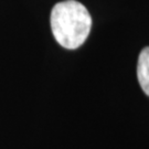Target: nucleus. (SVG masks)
<instances>
[{
    "mask_svg": "<svg viewBox=\"0 0 149 149\" xmlns=\"http://www.w3.org/2000/svg\"><path fill=\"white\" fill-rule=\"evenodd\" d=\"M137 77L141 90L149 96V47L141 50L137 62Z\"/></svg>",
    "mask_w": 149,
    "mask_h": 149,
    "instance_id": "2",
    "label": "nucleus"
},
{
    "mask_svg": "<svg viewBox=\"0 0 149 149\" xmlns=\"http://www.w3.org/2000/svg\"><path fill=\"white\" fill-rule=\"evenodd\" d=\"M51 29L56 42L74 50L85 42L92 28V18L85 6L75 0H66L53 7Z\"/></svg>",
    "mask_w": 149,
    "mask_h": 149,
    "instance_id": "1",
    "label": "nucleus"
}]
</instances>
